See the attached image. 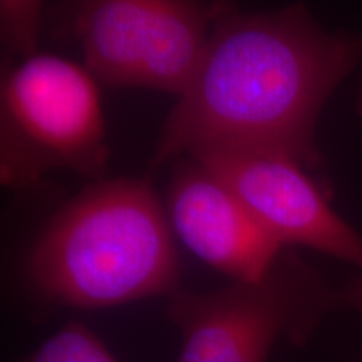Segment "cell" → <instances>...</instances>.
<instances>
[{"label": "cell", "instance_id": "6da1fadb", "mask_svg": "<svg viewBox=\"0 0 362 362\" xmlns=\"http://www.w3.org/2000/svg\"><path fill=\"white\" fill-rule=\"evenodd\" d=\"M361 61L362 34L325 29L305 2L262 12L226 2L188 88L165 117L149 170L202 146L322 170L320 116Z\"/></svg>", "mask_w": 362, "mask_h": 362}, {"label": "cell", "instance_id": "7a4b0ae2", "mask_svg": "<svg viewBox=\"0 0 362 362\" xmlns=\"http://www.w3.org/2000/svg\"><path fill=\"white\" fill-rule=\"evenodd\" d=\"M180 275L173 228L148 178L90 183L49 218L25 264L35 300L59 309L168 298Z\"/></svg>", "mask_w": 362, "mask_h": 362}, {"label": "cell", "instance_id": "3957f363", "mask_svg": "<svg viewBox=\"0 0 362 362\" xmlns=\"http://www.w3.org/2000/svg\"><path fill=\"white\" fill-rule=\"evenodd\" d=\"M337 310L339 285L293 247L257 282L180 288L166 298V317L180 336L176 362H267L280 339L305 346Z\"/></svg>", "mask_w": 362, "mask_h": 362}, {"label": "cell", "instance_id": "277c9868", "mask_svg": "<svg viewBox=\"0 0 362 362\" xmlns=\"http://www.w3.org/2000/svg\"><path fill=\"white\" fill-rule=\"evenodd\" d=\"M99 84L66 57L37 54L2 67L0 178L33 188L49 171L99 181L110 160Z\"/></svg>", "mask_w": 362, "mask_h": 362}, {"label": "cell", "instance_id": "5b68a950", "mask_svg": "<svg viewBox=\"0 0 362 362\" xmlns=\"http://www.w3.org/2000/svg\"><path fill=\"white\" fill-rule=\"evenodd\" d=\"M226 2L88 0L62 4L54 30L78 45L99 86L180 96Z\"/></svg>", "mask_w": 362, "mask_h": 362}, {"label": "cell", "instance_id": "8992f818", "mask_svg": "<svg viewBox=\"0 0 362 362\" xmlns=\"http://www.w3.org/2000/svg\"><path fill=\"white\" fill-rule=\"evenodd\" d=\"M187 155L214 173L282 247L310 248L362 272V235L336 214L332 192L296 161L211 146Z\"/></svg>", "mask_w": 362, "mask_h": 362}, {"label": "cell", "instance_id": "52a82bcc", "mask_svg": "<svg viewBox=\"0 0 362 362\" xmlns=\"http://www.w3.org/2000/svg\"><path fill=\"white\" fill-rule=\"evenodd\" d=\"M165 208L188 250L232 282H257L285 247L214 173L192 156L173 163Z\"/></svg>", "mask_w": 362, "mask_h": 362}, {"label": "cell", "instance_id": "ba28073f", "mask_svg": "<svg viewBox=\"0 0 362 362\" xmlns=\"http://www.w3.org/2000/svg\"><path fill=\"white\" fill-rule=\"evenodd\" d=\"M45 12H47V7L39 0H2L0 2L2 67H12L37 56Z\"/></svg>", "mask_w": 362, "mask_h": 362}, {"label": "cell", "instance_id": "9c48e42d", "mask_svg": "<svg viewBox=\"0 0 362 362\" xmlns=\"http://www.w3.org/2000/svg\"><path fill=\"white\" fill-rule=\"evenodd\" d=\"M22 362H119L101 337L79 320H69Z\"/></svg>", "mask_w": 362, "mask_h": 362}, {"label": "cell", "instance_id": "30bf717a", "mask_svg": "<svg viewBox=\"0 0 362 362\" xmlns=\"http://www.w3.org/2000/svg\"><path fill=\"white\" fill-rule=\"evenodd\" d=\"M339 305L341 310H352L362 315V272L339 285Z\"/></svg>", "mask_w": 362, "mask_h": 362}, {"label": "cell", "instance_id": "8fae6325", "mask_svg": "<svg viewBox=\"0 0 362 362\" xmlns=\"http://www.w3.org/2000/svg\"><path fill=\"white\" fill-rule=\"evenodd\" d=\"M354 112L357 116V119L362 123V81L359 84V88H357V93H356V101H354Z\"/></svg>", "mask_w": 362, "mask_h": 362}]
</instances>
